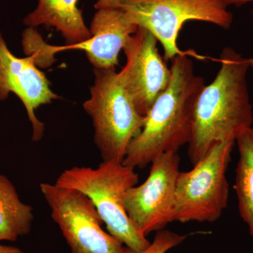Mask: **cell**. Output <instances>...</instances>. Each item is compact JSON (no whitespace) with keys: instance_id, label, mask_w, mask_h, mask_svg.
<instances>
[{"instance_id":"1","label":"cell","mask_w":253,"mask_h":253,"mask_svg":"<svg viewBox=\"0 0 253 253\" xmlns=\"http://www.w3.org/2000/svg\"><path fill=\"white\" fill-rule=\"evenodd\" d=\"M221 68L214 81L205 85L195 105L188 156L192 166L221 141L235 140L252 126L253 106L247 76L253 58L232 48L221 51Z\"/></svg>"},{"instance_id":"2","label":"cell","mask_w":253,"mask_h":253,"mask_svg":"<svg viewBox=\"0 0 253 253\" xmlns=\"http://www.w3.org/2000/svg\"><path fill=\"white\" fill-rule=\"evenodd\" d=\"M171 61L169 84L155 101L123 159V164L134 169H143L166 153H177L191 139L195 105L205 80L195 74L188 55H177Z\"/></svg>"},{"instance_id":"3","label":"cell","mask_w":253,"mask_h":253,"mask_svg":"<svg viewBox=\"0 0 253 253\" xmlns=\"http://www.w3.org/2000/svg\"><path fill=\"white\" fill-rule=\"evenodd\" d=\"M139 181L134 168L116 161H102L96 169L73 167L60 174L57 186L81 191L92 201L111 235L134 251L151 244L133 225L126 209V197Z\"/></svg>"},{"instance_id":"4","label":"cell","mask_w":253,"mask_h":253,"mask_svg":"<svg viewBox=\"0 0 253 253\" xmlns=\"http://www.w3.org/2000/svg\"><path fill=\"white\" fill-rule=\"evenodd\" d=\"M94 75L90 98L83 104V109L92 121L94 143L103 161L123 162L146 117L138 112L116 68H94Z\"/></svg>"},{"instance_id":"5","label":"cell","mask_w":253,"mask_h":253,"mask_svg":"<svg viewBox=\"0 0 253 253\" xmlns=\"http://www.w3.org/2000/svg\"><path fill=\"white\" fill-rule=\"evenodd\" d=\"M236 141L216 144L176 180L173 221L214 222L227 208L229 185L226 171Z\"/></svg>"},{"instance_id":"6","label":"cell","mask_w":253,"mask_h":253,"mask_svg":"<svg viewBox=\"0 0 253 253\" xmlns=\"http://www.w3.org/2000/svg\"><path fill=\"white\" fill-rule=\"evenodd\" d=\"M120 8L157 38L167 61L177 55H189L176 42L184 23L203 21L226 30L233 22V14L219 0H121Z\"/></svg>"},{"instance_id":"7","label":"cell","mask_w":253,"mask_h":253,"mask_svg":"<svg viewBox=\"0 0 253 253\" xmlns=\"http://www.w3.org/2000/svg\"><path fill=\"white\" fill-rule=\"evenodd\" d=\"M40 189L72 253H124L122 243L102 229L104 221L85 194L49 183Z\"/></svg>"},{"instance_id":"8","label":"cell","mask_w":253,"mask_h":253,"mask_svg":"<svg viewBox=\"0 0 253 253\" xmlns=\"http://www.w3.org/2000/svg\"><path fill=\"white\" fill-rule=\"evenodd\" d=\"M147 179L127 191L126 209L136 230L144 236L164 229L173 221L176 180L180 158L166 153L151 163Z\"/></svg>"},{"instance_id":"9","label":"cell","mask_w":253,"mask_h":253,"mask_svg":"<svg viewBox=\"0 0 253 253\" xmlns=\"http://www.w3.org/2000/svg\"><path fill=\"white\" fill-rule=\"evenodd\" d=\"M157 42L151 32L139 26L123 48L126 62L118 73L138 112L144 117L170 81V68L159 54Z\"/></svg>"},{"instance_id":"10","label":"cell","mask_w":253,"mask_h":253,"mask_svg":"<svg viewBox=\"0 0 253 253\" xmlns=\"http://www.w3.org/2000/svg\"><path fill=\"white\" fill-rule=\"evenodd\" d=\"M49 81L37 67L34 57L18 58L8 48L0 31V101L14 93L24 105L33 126V141H41L44 124L37 118L36 111L61 96L51 90Z\"/></svg>"},{"instance_id":"11","label":"cell","mask_w":253,"mask_h":253,"mask_svg":"<svg viewBox=\"0 0 253 253\" xmlns=\"http://www.w3.org/2000/svg\"><path fill=\"white\" fill-rule=\"evenodd\" d=\"M138 28L121 8H103L94 15L89 40L72 45H48V49L52 56L66 50H82L96 69H112L119 64L120 52Z\"/></svg>"},{"instance_id":"12","label":"cell","mask_w":253,"mask_h":253,"mask_svg":"<svg viewBox=\"0 0 253 253\" xmlns=\"http://www.w3.org/2000/svg\"><path fill=\"white\" fill-rule=\"evenodd\" d=\"M78 2V0H38L36 9L24 18L23 23L28 28H55L64 38L66 45L83 42L91 38V33Z\"/></svg>"},{"instance_id":"13","label":"cell","mask_w":253,"mask_h":253,"mask_svg":"<svg viewBox=\"0 0 253 253\" xmlns=\"http://www.w3.org/2000/svg\"><path fill=\"white\" fill-rule=\"evenodd\" d=\"M33 208L23 204L14 186L0 174V241H14L31 229Z\"/></svg>"},{"instance_id":"14","label":"cell","mask_w":253,"mask_h":253,"mask_svg":"<svg viewBox=\"0 0 253 253\" xmlns=\"http://www.w3.org/2000/svg\"><path fill=\"white\" fill-rule=\"evenodd\" d=\"M239 159L236 168L234 189L238 199L240 215L253 237V127L236 139Z\"/></svg>"},{"instance_id":"15","label":"cell","mask_w":253,"mask_h":253,"mask_svg":"<svg viewBox=\"0 0 253 253\" xmlns=\"http://www.w3.org/2000/svg\"><path fill=\"white\" fill-rule=\"evenodd\" d=\"M186 235H179L168 230H160L156 233L154 241L147 249L141 251H134L124 247V253H166L176 247L186 239Z\"/></svg>"},{"instance_id":"16","label":"cell","mask_w":253,"mask_h":253,"mask_svg":"<svg viewBox=\"0 0 253 253\" xmlns=\"http://www.w3.org/2000/svg\"><path fill=\"white\" fill-rule=\"evenodd\" d=\"M121 0H98L94 4L96 10L103 8H118L121 5Z\"/></svg>"},{"instance_id":"17","label":"cell","mask_w":253,"mask_h":253,"mask_svg":"<svg viewBox=\"0 0 253 253\" xmlns=\"http://www.w3.org/2000/svg\"><path fill=\"white\" fill-rule=\"evenodd\" d=\"M219 1H221L226 7H228L230 5L241 6V5L246 4V3L251 2V1H253V0H219Z\"/></svg>"},{"instance_id":"18","label":"cell","mask_w":253,"mask_h":253,"mask_svg":"<svg viewBox=\"0 0 253 253\" xmlns=\"http://www.w3.org/2000/svg\"><path fill=\"white\" fill-rule=\"evenodd\" d=\"M0 253H23L21 249L14 246H3L0 244Z\"/></svg>"}]
</instances>
